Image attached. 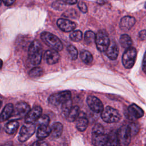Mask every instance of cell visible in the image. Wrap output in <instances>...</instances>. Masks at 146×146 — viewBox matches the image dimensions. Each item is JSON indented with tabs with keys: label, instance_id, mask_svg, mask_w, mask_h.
<instances>
[{
	"label": "cell",
	"instance_id": "ee69618b",
	"mask_svg": "<svg viewBox=\"0 0 146 146\" xmlns=\"http://www.w3.org/2000/svg\"><path fill=\"white\" fill-rule=\"evenodd\" d=\"M145 8H146V3H145Z\"/></svg>",
	"mask_w": 146,
	"mask_h": 146
},
{
	"label": "cell",
	"instance_id": "2e32d148",
	"mask_svg": "<svg viewBox=\"0 0 146 146\" xmlns=\"http://www.w3.org/2000/svg\"><path fill=\"white\" fill-rule=\"evenodd\" d=\"M136 22L135 18L131 16H125L123 17L120 22V27L124 31L130 30Z\"/></svg>",
	"mask_w": 146,
	"mask_h": 146
},
{
	"label": "cell",
	"instance_id": "cb8c5ba5",
	"mask_svg": "<svg viewBox=\"0 0 146 146\" xmlns=\"http://www.w3.org/2000/svg\"><path fill=\"white\" fill-rule=\"evenodd\" d=\"M72 107V101L71 99L63 103L61 105V112L63 117L67 118Z\"/></svg>",
	"mask_w": 146,
	"mask_h": 146
},
{
	"label": "cell",
	"instance_id": "7c38bea8",
	"mask_svg": "<svg viewBox=\"0 0 146 146\" xmlns=\"http://www.w3.org/2000/svg\"><path fill=\"white\" fill-rule=\"evenodd\" d=\"M87 103L90 108L95 113H100L103 111V104L97 97L90 95L87 98Z\"/></svg>",
	"mask_w": 146,
	"mask_h": 146
},
{
	"label": "cell",
	"instance_id": "603a6c76",
	"mask_svg": "<svg viewBox=\"0 0 146 146\" xmlns=\"http://www.w3.org/2000/svg\"><path fill=\"white\" fill-rule=\"evenodd\" d=\"M118 140L117 131L112 130L108 135V140L105 146H117Z\"/></svg>",
	"mask_w": 146,
	"mask_h": 146
},
{
	"label": "cell",
	"instance_id": "836d02e7",
	"mask_svg": "<svg viewBox=\"0 0 146 146\" xmlns=\"http://www.w3.org/2000/svg\"><path fill=\"white\" fill-rule=\"evenodd\" d=\"M129 126L131 129L132 136H133L136 135L139 131L140 126H139V124H137V123L133 122V123H131L130 124H129Z\"/></svg>",
	"mask_w": 146,
	"mask_h": 146
},
{
	"label": "cell",
	"instance_id": "5b68a950",
	"mask_svg": "<svg viewBox=\"0 0 146 146\" xmlns=\"http://www.w3.org/2000/svg\"><path fill=\"white\" fill-rule=\"evenodd\" d=\"M70 99H71V92L70 91H64L51 95L48 99V102L49 104L52 106H58Z\"/></svg>",
	"mask_w": 146,
	"mask_h": 146
},
{
	"label": "cell",
	"instance_id": "f546056e",
	"mask_svg": "<svg viewBox=\"0 0 146 146\" xmlns=\"http://www.w3.org/2000/svg\"><path fill=\"white\" fill-rule=\"evenodd\" d=\"M50 122V118L46 115H42L35 123L36 126H42V125H48Z\"/></svg>",
	"mask_w": 146,
	"mask_h": 146
},
{
	"label": "cell",
	"instance_id": "4fadbf2b",
	"mask_svg": "<svg viewBox=\"0 0 146 146\" xmlns=\"http://www.w3.org/2000/svg\"><path fill=\"white\" fill-rule=\"evenodd\" d=\"M42 108L39 106H34L25 117L26 123H35L42 115Z\"/></svg>",
	"mask_w": 146,
	"mask_h": 146
},
{
	"label": "cell",
	"instance_id": "7bdbcfd3",
	"mask_svg": "<svg viewBox=\"0 0 146 146\" xmlns=\"http://www.w3.org/2000/svg\"><path fill=\"white\" fill-rule=\"evenodd\" d=\"M1 146H13V145L12 142L9 141V142H7V143H6L2 144Z\"/></svg>",
	"mask_w": 146,
	"mask_h": 146
},
{
	"label": "cell",
	"instance_id": "e0dca14e",
	"mask_svg": "<svg viewBox=\"0 0 146 146\" xmlns=\"http://www.w3.org/2000/svg\"><path fill=\"white\" fill-rule=\"evenodd\" d=\"M88 125V120L84 112H80L76 120V127L79 131H85Z\"/></svg>",
	"mask_w": 146,
	"mask_h": 146
},
{
	"label": "cell",
	"instance_id": "ba28073f",
	"mask_svg": "<svg viewBox=\"0 0 146 146\" xmlns=\"http://www.w3.org/2000/svg\"><path fill=\"white\" fill-rule=\"evenodd\" d=\"M95 43L98 50L100 52L106 51L110 44L108 35L106 31L101 30L96 34Z\"/></svg>",
	"mask_w": 146,
	"mask_h": 146
},
{
	"label": "cell",
	"instance_id": "9c48e42d",
	"mask_svg": "<svg viewBox=\"0 0 146 146\" xmlns=\"http://www.w3.org/2000/svg\"><path fill=\"white\" fill-rule=\"evenodd\" d=\"M137 51L135 47H131L124 51L122 56V63L126 68H131L135 64Z\"/></svg>",
	"mask_w": 146,
	"mask_h": 146
},
{
	"label": "cell",
	"instance_id": "484cf974",
	"mask_svg": "<svg viewBox=\"0 0 146 146\" xmlns=\"http://www.w3.org/2000/svg\"><path fill=\"white\" fill-rule=\"evenodd\" d=\"M119 42L121 46L126 49L131 47L132 43L131 37L127 34H122L120 37Z\"/></svg>",
	"mask_w": 146,
	"mask_h": 146
},
{
	"label": "cell",
	"instance_id": "ffe728a7",
	"mask_svg": "<svg viewBox=\"0 0 146 146\" xmlns=\"http://www.w3.org/2000/svg\"><path fill=\"white\" fill-rule=\"evenodd\" d=\"M13 111H14V107L13 104L11 103L7 104L5 106V107L3 108L1 112V116H0L1 121L2 122L9 119L13 113Z\"/></svg>",
	"mask_w": 146,
	"mask_h": 146
},
{
	"label": "cell",
	"instance_id": "277c9868",
	"mask_svg": "<svg viewBox=\"0 0 146 146\" xmlns=\"http://www.w3.org/2000/svg\"><path fill=\"white\" fill-rule=\"evenodd\" d=\"M117 135L119 146H128L132 137L129 124L120 127L117 131Z\"/></svg>",
	"mask_w": 146,
	"mask_h": 146
},
{
	"label": "cell",
	"instance_id": "ac0fdd59",
	"mask_svg": "<svg viewBox=\"0 0 146 146\" xmlns=\"http://www.w3.org/2000/svg\"><path fill=\"white\" fill-rule=\"evenodd\" d=\"M107 56L111 60H115L119 54V48L117 43L114 40L110 42V46L106 51Z\"/></svg>",
	"mask_w": 146,
	"mask_h": 146
},
{
	"label": "cell",
	"instance_id": "3957f363",
	"mask_svg": "<svg viewBox=\"0 0 146 146\" xmlns=\"http://www.w3.org/2000/svg\"><path fill=\"white\" fill-rule=\"evenodd\" d=\"M41 40L52 50L60 51L63 49V44L61 40L55 35L49 32L44 31L40 34Z\"/></svg>",
	"mask_w": 146,
	"mask_h": 146
},
{
	"label": "cell",
	"instance_id": "d4e9b609",
	"mask_svg": "<svg viewBox=\"0 0 146 146\" xmlns=\"http://www.w3.org/2000/svg\"><path fill=\"white\" fill-rule=\"evenodd\" d=\"M80 108L78 106H74L71 110L70 111L67 117L66 118L67 120L70 121V122H73L75 120H76V119H78V117H79V115H80Z\"/></svg>",
	"mask_w": 146,
	"mask_h": 146
},
{
	"label": "cell",
	"instance_id": "f6af8a7d",
	"mask_svg": "<svg viewBox=\"0 0 146 146\" xmlns=\"http://www.w3.org/2000/svg\"><path fill=\"white\" fill-rule=\"evenodd\" d=\"M21 146H25V145H21Z\"/></svg>",
	"mask_w": 146,
	"mask_h": 146
},
{
	"label": "cell",
	"instance_id": "74e56055",
	"mask_svg": "<svg viewBox=\"0 0 146 146\" xmlns=\"http://www.w3.org/2000/svg\"><path fill=\"white\" fill-rule=\"evenodd\" d=\"M139 38L141 40H146V30H143L139 32Z\"/></svg>",
	"mask_w": 146,
	"mask_h": 146
},
{
	"label": "cell",
	"instance_id": "4316f807",
	"mask_svg": "<svg viewBox=\"0 0 146 146\" xmlns=\"http://www.w3.org/2000/svg\"><path fill=\"white\" fill-rule=\"evenodd\" d=\"M80 56L82 62L87 64L91 63L93 60V57L92 54L87 50L82 51L80 54Z\"/></svg>",
	"mask_w": 146,
	"mask_h": 146
},
{
	"label": "cell",
	"instance_id": "8fae6325",
	"mask_svg": "<svg viewBox=\"0 0 146 146\" xmlns=\"http://www.w3.org/2000/svg\"><path fill=\"white\" fill-rule=\"evenodd\" d=\"M144 115L143 110L135 104L130 105L125 112L126 117L132 121H135L142 117Z\"/></svg>",
	"mask_w": 146,
	"mask_h": 146
},
{
	"label": "cell",
	"instance_id": "1f68e13d",
	"mask_svg": "<svg viewBox=\"0 0 146 146\" xmlns=\"http://www.w3.org/2000/svg\"><path fill=\"white\" fill-rule=\"evenodd\" d=\"M67 50L69 54L71 59L72 60L76 59L78 57V52L77 49L75 48V46L72 45H69L67 48Z\"/></svg>",
	"mask_w": 146,
	"mask_h": 146
},
{
	"label": "cell",
	"instance_id": "d6a6232c",
	"mask_svg": "<svg viewBox=\"0 0 146 146\" xmlns=\"http://www.w3.org/2000/svg\"><path fill=\"white\" fill-rule=\"evenodd\" d=\"M63 15L66 18H77L78 14L75 9H68L63 14Z\"/></svg>",
	"mask_w": 146,
	"mask_h": 146
},
{
	"label": "cell",
	"instance_id": "5bb4252c",
	"mask_svg": "<svg viewBox=\"0 0 146 146\" xmlns=\"http://www.w3.org/2000/svg\"><path fill=\"white\" fill-rule=\"evenodd\" d=\"M56 23L58 27L64 32H70L76 27V25L75 22L64 18L59 19Z\"/></svg>",
	"mask_w": 146,
	"mask_h": 146
},
{
	"label": "cell",
	"instance_id": "d590c367",
	"mask_svg": "<svg viewBox=\"0 0 146 146\" xmlns=\"http://www.w3.org/2000/svg\"><path fill=\"white\" fill-rule=\"evenodd\" d=\"M78 6L79 9V10L83 13H86L87 12V5H86V3L82 1H80L78 3Z\"/></svg>",
	"mask_w": 146,
	"mask_h": 146
},
{
	"label": "cell",
	"instance_id": "f35d334b",
	"mask_svg": "<svg viewBox=\"0 0 146 146\" xmlns=\"http://www.w3.org/2000/svg\"><path fill=\"white\" fill-rule=\"evenodd\" d=\"M142 69H143V72L146 74V51H145V52L144 54V58H143V59Z\"/></svg>",
	"mask_w": 146,
	"mask_h": 146
},
{
	"label": "cell",
	"instance_id": "e575fe53",
	"mask_svg": "<svg viewBox=\"0 0 146 146\" xmlns=\"http://www.w3.org/2000/svg\"><path fill=\"white\" fill-rule=\"evenodd\" d=\"M52 6L54 9H56V10H61L62 9H63V8L65 6V3L62 1H57L54 2L52 5Z\"/></svg>",
	"mask_w": 146,
	"mask_h": 146
},
{
	"label": "cell",
	"instance_id": "7a4b0ae2",
	"mask_svg": "<svg viewBox=\"0 0 146 146\" xmlns=\"http://www.w3.org/2000/svg\"><path fill=\"white\" fill-rule=\"evenodd\" d=\"M108 140V135L104 132L103 127L95 124L92 129V143L94 146H105Z\"/></svg>",
	"mask_w": 146,
	"mask_h": 146
},
{
	"label": "cell",
	"instance_id": "52a82bcc",
	"mask_svg": "<svg viewBox=\"0 0 146 146\" xmlns=\"http://www.w3.org/2000/svg\"><path fill=\"white\" fill-rule=\"evenodd\" d=\"M30 111V106L26 102H21L17 103L14 107L13 113L10 117V120L21 119L26 117Z\"/></svg>",
	"mask_w": 146,
	"mask_h": 146
},
{
	"label": "cell",
	"instance_id": "b9f144b4",
	"mask_svg": "<svg viewBox=\"0 0 146 146\" xmlns=\"http://www.w3.org/2000/svg\"><path fill=\"white\" fill-rule=\"evenodd\" d=\"M107 0H97V3L100 5H103L106 3Z\"/></svg>",
	"mask_w": 146,
	"mask_h": 146
},
{
	"label": "cell",
	"instance_id": "f1b7e54d",
	"mask_svg": "<svg viewBox=\"0 0 146 146\" xmlns=\"http://www.w3.org/2000/svg\"><path fill=\"white\" fill-rule=\"evenodd\" d=\"M43 73V70L41 67H34L33 68H32L29 71V75L31 78H38V77L42 76Z\"/></svg>",
	"mask_w": 146,
	"mask_h": 146
},
{
	"label": "cell",
	"instance_id": "ab89813d",
	"mask_svg": "<svg viewBox=\"0 0 146 146\" xmlns=\"http://www.w3.org/2000/svg\"><path fill=\"white\" fill-rule=\"evenodd\" d=\"M2 1H3V3L6 6H11L15 1V0H2Z\"/></svg>",
	"mask_w": 146,
	"mask_h": 146
},
{
	"label": "cell",
	"instance_id": "7402d4cb",
	"mask_svg": "<svg viewBox=\"0 0 146 146\" xmlns=\"http://www.w3.org/2000/svg\"><path fill=\"white\" fill-rule=\"evenodd\" d=\"M19 127V123L16 120H10L4 126L5 131L9 135H12L17 132Z\"/></svg>",
	"mask_w": 146,
	"mask_h": 146
},
{
	"label": "cell",
	"instance_id": "83f0119b",
	"mask_svg": "<svg viewBox=\"0 0 146 146\" xmlns=\"http://www.w3.org/2000/svg\"><path fill=\"white\" fill-rule=\"evenodd\" d=\"M95 39H96V35L93 31L89 30V31H87L85 33L84 42L87 44L90 45L92 44L94 42H95Z\"/></svg>",
	"mask_w": 146,
	"mask_h": 146
},
{
	"label": "cell",
	"instance_id": "4dcf8cb0",
	"mask_svg": "<svg viewBox=\"0 0 146 146\" xmlns=\"http://www.w3.org/2000/svg\"><path fill=\"white\" fill-rule=\"evenodd\" d=\"M70 39L75 42H79L82 39V33L80 30H75L72 32L70 35Z\"/></svg>",
	"mask_w": 146,
	"mask_h": 146
},
{
	"label": "cell",
	"instance_id": "44dd1931",
	"mask_svg": "<svg viewBox=\"0 0 146 146\" xmlns=\"http://www.w3.org/2000/svg\"><path fill=\"white\" fill-rule=\"evenodd\" d=\"M50 133L51 127H50L48 125H42L38 127V128L36 136L39 139L42 140L50 135Z\"/></svg>",
	"mask_w": 146,
	"mask_h": 146
},
{
	"label": "cell",
	"instance_id": "8d00e7d4",
	"mask_svg": "<svg viewBox=\"0 0 146 146\" xmlns=\"http://www.w3.org/2000/svg\"><path fill=\"white\" fill-rule=\"evenodd\" d=\"M30 146H48V145L46 142L40 140L35 141Z\"/></svg>",
	"mask_w": 146,
	"mask_h": 146
},
{
	"label": "cell",
	"instance_id": "8992f818",
	"mask_svg": "<svg viewBox=\"0 0 146 146\" xmlns=\"http://www.w3.org/2000/svg\"><path fill=\"white\" fill-rule=\"evenodd\" d=\"M101 116L103 121L108 123L118 122L121 119V115L119 111L110 106H107L103 110Z\"/></svg>",
	"mask_w": 146,
	"mask_h": 146
},
{
	"label": "cell",
	"instance_id": "9a60e30c",
	"mask_svg": "<svg viewBox=\"0 0 146 146\" xmlns=\"http://www.w3.org/2000/svg\"><path fill=\"white\" fill-rule=\"evenodd\" d=\"M44 58L48 64H54L56 63L60 58V55L57 51L54 50H47L44 54Z\"/></svg>",
	"mask_w": 146,
	"mask_h": 146
},
{
	"label": "cell",
	"instance_id": "60d3db41",
	"mask_svg": "<svg viewBox=\"0 0 146 146\" xmlns=\"http://www.w3.org/2000/svg\"><path fill=\"white\" fill-rule=\"evenodd\" d=\"M78 0H65V2L68 5H74L77 2Z\"/></svg>",
	"mask_w": 146,
	"mask_h": 146
},
{
	"label": "cell",
	"instance_id": "30bf717a",
	"mask_svg": "<svg viewBox=\"0 0 146 146\" xmlns=\"http://www.w3.org/2000/svg\"><path fill=\"white\" fill-rule=\"evenodd\" d=\"M36 125L35 123H26L23 125L18 135V140L21 142H25L28 140L35 132Z\"/></svg>",
	"mask_w": 146,
	"mask_h": 146
},
{
	"label": "cell",
	"instance_id": "6da1fadb",
	"mask_svg": "<svg viewBox=\"0 0 146 146\" xmlns=\"http://www.w3.org/2000/svg\"><path fill=\"white\" fill-rule=\"evenodd\" d=\"M42 56V47L40 43L34 40L30 44L28 50V56L31 63L36 66L40 64Z\"/></svg>",
	"mask_w": 146,
	"mask_h": 146
},
{
	"label": "cell",
	"instance_id": "d6986e66",
	"mask_svg": "<svg viewBox=\"0 0 146 146\" xmlns=\"http://www.w3.org/2000/svg\"><path fill=\"white\" fill-rule=\"evenodd\" d=\"M63 129V125L60 122L54 123L51 127L50 137L53 139L59 138L62 134Z\"/></svg>",
	"mask_w": 146,
	"mask_h": 146
}]
</instances>
